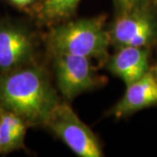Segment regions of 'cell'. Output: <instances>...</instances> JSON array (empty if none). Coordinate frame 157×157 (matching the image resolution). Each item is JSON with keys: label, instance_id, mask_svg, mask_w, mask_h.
<instances>
[{"label": "cell", "instance_id": "30bf717a", "mask_svg": "<svg viewBox=\"0 0 157 157\" xmlns=\"http://www.w3.org/2000/svg\"><path fill=\"white\" fill-rule=\"evenodd\" d=\"M80 0H45L40 7L39 16L47 20L60 19L70 16Z\"/></svg>", "mask_w": 157, "mask_h": 157}, {"label": "cell", "instance_id": "8fae6325", "mask_svg": "<svg viewBox=\"0 0 157 157\" xmlns=\"http://www.w3.org/2000/svg\"><path fill=\"white\" fill-rule=\"evenodd\" d=\"M118 4L123 9V11H129L134 8L139 7L140 3L144 0H117Z\"/></svg>", "mask_w": 157, "mask_h": 157}, {"label": "cell", "instance_id": "277c9868", "mask_svg": "<svg viewBox=\"0 0 157 157\" xmlns=\"http://www.w3.org/2000/svg\"><path fill=\"white\" fill-rule=\"evenodd\" d=\"M54 56L58 87L66 99L73 100L100 83V77L89 58L69 53H55Z\"/></svg>", "mask_w": 157, "mask_h": 157}, {"label": "cell", "instance_id": "7a4b0ae2", "mask_svg": "<svg viewBox=\"0 0 157 157\" xmlns=\"http://www.w3.org/2000/svg\"><path fill=\"white\" fill-rule=\"evenodd\" d=\"M47 42L53 54L69 53L104 63L108 59L111 39L105 29V17L101 16L56 26L50 32Z\"/></svg>", "mask_w": 157, "mask_h": 157}, {"label": "cell", "instance_id": "5b68a950", "mask_svg": "<svg viewBox=\"0 0 157 157\" xmlns=\"http://www.w3.org/2000/svg\"><path fill=\"white\" fill-rule=\"evenodd\" d=\"M35 42L33 34L17 23L0 22V73L25 67L33 62Z\"/></svg>", "mask_w": 157, "mask_h": 157}, {"label": "cell", "instance_id": "9c48e42d", "mask_svg": "<svg viewBox=\"0 0 157 157\" xmlns=\"http://www.w3.org/2000/svg\"><path fill=\"white\" fill-rule=\"evenodd\" d=\"M29 125L15 113L0 107V155L25 148Z\"/></svg>", "mask_w": 157, "mask_h": 157}, {"label": "cell", "instance_id": "ba28073f", "mask_svg": "<svg viewBox=\"0 0 157 157\" xmlns=\"http://www.w3.org/2000/svg\"><path fill=\"white\" fill-rule=\"evenodd\" d=\"M108 69L128 86L148 72V52L145 47L121 46L109 59Z\"/></svg>", "mask_w": 157, "mask_h": 157}, {"label": "cell", "instance_id": "52a82bcc", "mask_svg": "<svg viewBox=\"0 0 157 157\" xmlns=\"http://www.w3.org/2000/svg\"><path fill=\"white\" fill-rule=\"evenodd\" d=\"M157 103V79L149 71L138 80L127 86L126 93L113 109L117 118Z\"/></svg>", "mask_w": 157, "mask_h": 157}, {"label": "cell", "instance_id": "8992f818", "mask_svg": "<svg viewBox=\"0 0 157 157\" xmlns=\"http://www.w3.org/2000/svg\"><path fill=\"white\" fill-rule=\"evenodd\" d=\"M110 39L121 46L146 47L155 37V26L152 18L138 7L124 11L109 32Z\"/></svg>", "mask_w": 157, "mask_h": 157}, {"label": "cell", "instance_id": "4fadbf2b", "mask_svg": "<svg viewBox=\"0 0 157 157\" xmlns=\"http://www.w3.org/2000/svg\"><path fill=\"white\" fill-rule=\"evenodd\" d=\"M155 78H156L157 79V67H156V70H155Z\"/></svg>", "mask_w": 157, "mask_h": 157}, {"label": "cell", "instance_id": "6da1fadb", "mask_svg": "<svg viewBox=\"0 0 157 157\" xmlns=\"http://www.w3.org/2000/svg\"><path fill=\"white\" fill-rule=\"evenodd\" d=\"M59 102L45 70L33 63L0 73V107L29 126H45Z\"/></svg>", "mask_w": 157, "mask_h": 157}, {"label": "cell", "instance_id": "3957f363", "mask_svg": "<svg viewBox=\"0 0 157 157\" xmlns=\"http://www.w3.org/2000/svg\"><path fill=\"white\" fill-rule=\"evenodd\" d=\"M45 126L78 156L101 157L103 155L96 135L67 103H59Z\"/></svg>", "mask_w": 157, "mask_h": 157}, {"label": "cell", "instance_id": "7c38bea8", "mask_svg": "<svg viewBox=\"0 0 157 157\" xmlns=\"http://www.w3.org/2000/svg\"><path fill=\"white\" fill-rule=\"evenodd\" d=\"M11 5L17 6L18 8H26L31 5H33L35 0H8Z\"/></svg>", "mask_w": 157, "mask_h": 157}]
</instances>
